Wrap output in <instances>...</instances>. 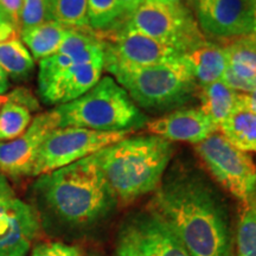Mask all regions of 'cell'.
<instances>
[{
  "instance_id": "obj_1",
  "label": "cell",
  "mask_w": 256,
  "mask_h": 256,
  "mask_svg": "<svg viewBox=\"0 0 256 256\" xmlns=\"http://www.w3.org/2000/svg\"><path fill=\"white\" fill-rule=\"evenodd\" d=\"M148 209L191 256H235L228 210L216 188L194 172L170 176Z\"/></svg>"
},
{
  "instance_id": "obj_2",
  "label": "cell",
  "mask_w": 256,
  "mask_h": 256,
  "mask_svg": "<svg viewBox=\"0 0 256 256\" xmlns=\"http://www.w3.org/2000/svg\"><path fill=\"white\" fill-rule=\"evenodd\" d=\"M34 190L51 212L74 226L96 222L118 202L94 154L40 176Z\"/></svg>"
},
{
  "instance_id": "obj_3",
  "label": "cell",
  "mask_w": 256,
  "mask_h": 256,
  "mask_svg": "<svg viewBox=\"0 0 256 256\" xmlns=\"http://www.w3.org/2000/svg\"><path fill=\"white\" fill-rule=\"evenodd\" d=\"M172 153L171 142L150 134L124 138L94 156L116 200L128 204L159 188Z\"/></svg>"
},
{
  "instance_id": "obj_4",
  "label": "cell",
  "mask_w": 256,
  "mask_h": 256,
  "mask_svg": "<svg viewBox=\"0 0 256 256\" xmlns=\"http://www.w3.org/2000/svg\"><path fill=\"white\" fill-rule=\"evenodd\" d=\"M110 75L140 110H176L200 98V87L184 55L156 66L120 69Z\"/></svg>"
},
{
  "instance_id": "obj_5",
  "label": "cell",
  "mask_w": 256,
  "mask_h": 256,
  "mask_svg": "<svg viewBox=\"0 0 256 256\" xmlns=\"http://www.w3.org/2000/svg\"><path fill=\"white\" fill-rule=\"evenodd\" d=\"M60 127L100 132H130L146 126L147 116L112 76H102L86 94L55 108Z\"/></svg>"
},
{
  "instance_id": "obj_6",
  "label": "cell",
  "mask_w": 256,
  "mask_h": 256,
  "mask_svg": "<svg viewBox=\"0 0 256 256\" xmlns=\"http://www.w3.org/2000/svg\"><path fill=\"white\" fill-rule=\"evenodd\" d=\"M126 25L183 54L206 40L188 6L160 0H144Z\"/></svg>"
},
{
  "instance_id": "obj_7",
  "label": "cell",
  "mask_w": 256,
  "mask_h": 256,
  "mask_svg": "<svg viewBox=\"0 0 256 256\" xmlns=\"http://www.w3.org/2000/svg\"><path fill=\"white\" fill-rule=\"evenodd\" d=\"M104 70V56L92 60H76L56 54L40 60L38 89L49 104L72 102L100 81Z\"/></svg>"
},
{
  "instance_id": "obj_8",
  "label": "cell",
  "mask_w": 256,
  "mask_h": 256,
  "mask_svg": "<svg viewBox=\"0 0 256 256\" xmlns=\"http://www.w3.org/2000/svg\"><path fill=\"white\" fill-rule=\"evenodd\" d=\"M130 134V132H100L81 127L56 128L42 144L32 176L40 177L87 158Z\"/></svg>"
},
{
  "instance_id": "obj_9",
  "label": "cell",
  "mask_w": 256,
  "mask_h": 256,
  "mask_svg": "<svg viewBox=\"0 0 256 256\" xmlns=\"http://www.w3.org/2000/svg\"><path fill=\"white\" fill-rule=\"evenodd\" d=\"M196 152L214 178L241 203L256 191V166L252 156L232 146L220 133L197 144Z\"/></svg>"
},
{
  "instance_id": "obj_10",
  "label": "cell",
  "mask_w": 256,
  "mask_h": 256,
  "mask_svg": "<svg viewBox=\"0 0 256 256\" xmlns=\"http://www.w3.org/2000/svg\"><path fill=\"white\" fill-rule=\"evenodd\" d=\"M104 37L101 38L104 46V70L110 74L120 69L156 66L184 55L176 48L128 28L126 24Z\"/></svg>"
},
{
  "instance_id": "obj_11",
  "label": "cell",
  "mask_w": 256,
  "mask_h": 256,
  "mask_svg": "<svg viewBox=\"0 0 256 256\" xmlns=\"http://www.w3.org/2000/svg\"><path fill=\"white\" fill-rule=\"evenodd\" d=\"M196 19L204 34L232 40L256 34V14L252 0H198Z\"/></svg>"
},
{
  "instance_id": "obj_12",
  "label": "cell",
  "mask_w": 256,
  "mask_h": 256,
  "mask_svg": "<svg viewBox=\"0 0 256 256\" xmlns=\"http://www.w3.org/2000/svg\"><path fill=\"white\" fill-rule=\"evenodd\" d=\"M60 127L55 110L36 115L23 136L0 142V172L10 177L32 176L38 151L46 136Z\"/></svg>"
},
{
  "instance_id": "obj_13",
  "label": "cell",
  "mask_w": 256,
  "mask_h": 256,
  "mask_svg": "<svg viewBox=\"0 0 256 256\" xmlns=\"http://www.w3.org/2000/svg\"><path fill=\"white\" fill-rule=\"evenodd\" d=\"M40 230L36 210L18 198L0 200V256H25Z\"/></svg>"
},
{
  "instance_id": "obj_14",
  "label": "cell",
  "mask_w": 256,
  "mask_h": 256,
  "mask_svg": "<svg viewBox=\"0 0 256 256\" xmlns=\"http://www.w3.org/2000/svg\"><path fill=\"white\" fill-rule=\"evenodd\" d=\"M120 236L147 256H191L168 226L150 209L128 218Z\"/></svg>"
},
{
  "instance_id": "obj_15",
  "label": "cell",
  "mask_w": 256,
  "mask_h": 256,
  "mask_svg": "<svg viewBox=\"0 0 256 256\" xmlns=\"http://www.w3.org/2000/svg\"><path fill=\"white\" fill-rule=\"evenodd\" d=\"M147 132L168 142H184L200 144L218 128L206 116L200 107H188L151 120L146 124Z\"/></svg>"
},
{
  "instance_id": "obj_16",
  "label": "cell",
  "mask_w": 256,
  "mask_h": 256,
  "mask_svg": "<svg viewBox=\"0 0 256 256\" xmlns=\"http://www.w3.org/2000/svg\"><path fill=\"white\" fill-rule=\"evenodd\" d=\"M224 48L228 68L222 81L235 92L248 94L256 86V34L230 40Z\"/></svg>"
},
{
  "instance_id": "obj_17",
  "label": "cell",
  "mask_w": 256,
  "mask_h": 256,
  "mask_svg": "<svg viewBox=\"0 0 256 256\" xmlns=\"http://www.w3.org/2000/svg\"><path fill=\"white\" fill-rule=\"evenodd\" d=\"M184 57L200 87L220 81L228 68L226 48L209 40L198 44Z\"/></svg>"
},
{
  "instance_id": "obj_18",
  "label": "cell",
  "mask_w": 256,
  "mask_h": 256,
  "mask_svg": "<svg viewBox=\"0 0 256 256\" xmlns=\"http://www.w3.org/2000/svg\"><path fill=\"white\" fill-rule=\"evenodd\" d=\"M218 130L236 148L256 153V113L248 107L247 95L241 94L238 104L220 124Z\"/></svg>"
},
{
  "instance_id": "obj_19",
  "label": "cell",
  "mask_w": 256,
  "mask_h": 256,
  "mask_svg": "<svg viewBox=\"0 0 256 256\" xmlns=\"http://www.w3.org/2000/svg\"><path fill=\"white\" fill-rule=\"evenodd\" d=\"M69 28L55 20L22 28L19 37L28 48L34 60H40L55 55L62 46Z\"/></svg>"
},
{
  "instance_id": "obj_20",
  "label": "cell",
  "mask_w": 256,
  "mask_h": 256,
  "mask_svg": "<svg viewBox=\"0 0 256 256\" xmlns=\"http://www.w3.org/2000/svg\"><path fill=\"white\" fill-rule=\"evenodd\" d=\"M242 92H235L222 80L202 86L200 90V110L220 128V124L228 118L238 104Z\"/></svg>"
},
{
  "instance_id": "obj_21",
  "label": "cell",
  "mask_w": 256,
  "mask_h": 256,
  "mask_svg": "<svg viewBox=\"0 0 256 256\" xmlns=\"http://www.w3.org/2000/svg\"><path fill=\"white\" fill-rule=\"evenodd\" d=\"M130 19L119 0H88L89 28L104 36L119 30ZM100 34V37L102 36Z\"/></svg>"
},
{
  "instance_id": "obj_22",
  "label": "cell",
  "mask_w": 256,
  "mask_h": 256,
  "mask_svg": "<svg viewBox=\"0 0 256 256\" xmlns=\"http://www.w3.org/2000/svg\"><path fill=\"white\" fill-rule=\"evenodd\" d=\"M0 66L14 80H24L34 72V57L19 36L0 42Z\"/></svg>"
},
{
  "instance_id": "obj_23",
  "label": "cell",
  "mask_w": 256,
  "mask_h": 256,
  "mask_svg": "<svg viewBox=\"0 0 256 256\" xmlns=\"http://www.w3.org/2000/svg\"><path fill=\"white\" fill-rule=\"evenodd\" d=\"M236 248V256H256V191L241 203Z\"/></svg>"
},
{
  "instance_id": "obj_24",
  "label": "cell",
  "mask_w": 256,
  "mask_h": 256,
  "mask_svg": "<svg viewBox=\"0 0 256 256\" xmlns=\"http://www.w3.org/2000/svg\"><path fill=\"white\" fill-rule=\"evenodd\" d=\"M32 121L31 110L8 101L0 108V142H11L26 132Z\"/></svg>"
},
{
  "instance_id": "obj_25",
  "label": "cell",
  "mask_w": 256,
  "mask_h": 256,
  "mask_svg": "<svg viewBox=\"0 0 256 256\" xmlns=\"http://www.w3.org/2000/svg\"><path fill=\"white\" fill-rule=\"evenodd\" d=\"M51 18L66 28L90 30L88 0H51Z\"/></svg>"
},
{
  "instance_id": "obj_26",
  "label": "cell",
  "mask_w": 256,
  "mask_h": 256,
  "mask_svg": "<svg viewBox=\"0 0 256 256\" xmlns=\"http://www.w3.org/2000/svg\"><path fill=\"white\" fill-rule=\"evenodd\" d=\"M49 20H52L51 0H22L20 30Z\"/></svg>"
},
{
  "instance_id": "obj_27",
  "label": "cell",
  "mask_w": 256,
  "mask_h": 256,
  "mask_svg": "<svg viewBox=\"0 0 256 256\" xmlns=\"http://www.w3.org/2000/svg\"><path fill=\"white\" fill-rule=\"evenodd\" d=\"M31 256H82L76 247L62 242L40 243L34 247Z\"/></svg>"
},
{
  "instance_id": "obj_28",
  "label": "cell",
  "mask_w": 256,
  "mask_h": 256,
  "mask_svg": "<svg viewBox=\"0 0 256 256\" xmlns=\"http://www.w3.org/2000/svg\"><path fill=\"white\" fill-rule=\"evenodd\" d=\"M19 28L14 24L6 10L0 5V42H5L19 36Z\"/></svg>"
},
{
  "instance_id": "obj_29",
  "label": "cell",
  "mask_w": 256,
  "mask_h": 256,
  "mask_svg": "<svg viewBox=\"0 0 256 256\" xmlns=\"http://www.w3.org/2000/svg\"><path fill=\"white\" fill-rule=\"evenodd\" d=\"M8 96L10 101L24 106V107H26L28 110H38V107H40L36 98L31 94L30 90H28V89L25 88H16L14 90L10 92Z\"/></svg>"
},
{
  "instance_id": "obj_30",
  "label": "cell",
  "mask_w": 256,
  "mask_h": 256,
  "mask_svg": "<svg viewBox=\"0 0 256 256\" xmlns=\"http://www.w3.org/2000/svg\"><path fill=\"white\" fill-rule=\"evenodd\" d=\"M0 5L6 10V12L14 22L20 30V12H22V0H0Z\"/></svg>"
},
{
  "instance_id": "obj_31",
  "label": "cell",
  "mask_w": 256,
  "mask_h": 256,
  "mask_svg": "<svg viewBox=\"0 0 256 256\" xmlns=\"http://www.w3.org/2000/svg\"><path fill=\"white\" fill-rule=\"evenodd\" d=\"M115 256H147L144 254L142 250H139L136 246L132 244L122 236H120L119 244H118L116 252H115Z\"/></svg>"
},
{
  "instance_id": "obj_32",
  "label": "cell",
  "mask_w": 256,
  "mask_h": 256,
  "mask_svg": "<svg viewBox=\"0 0 256 256\" xmlns=\"http://www.w3.org/2000/svg\"><path fill=\"white\" fill-rule=\"evenodd\" d=\"M12 197H14V192L10 186V183L8 179H6L5 174L0 172V200Z\"/></svg>"
},
{
  "instance_id": "obj_33",
  "label": "cell",
  "mask_w": 256,
  "mask_h": 256,
  "mask_svg": "<svg viewBox=\"0 0 256 256\" xmlns=\"http://www.w3.org/2000/svg\"><path fill=\"white\" fill-rule=\"evenodd\" d=\"M119 2L122 6L124 12L130 17L134 14V11L142 4L144 0H119Z\"/></svg>"
},
{
  "instance_id": "obj_34",
  "label": "cell",
  "mask_w": 256,
  "mask_h": 256,
  "mask_svg": "<svg viewBox=\"0 0 256 256\" xmlns=\"http://www.w3.org/2000/svg\"><path fill=\"white\" fill-rule=\"evenodd\" d=\"M10 89V82H8V75L5 72V70L0 66V94L4 95L8 92Z\"/></svg>"
},
{
  "instance_id": "obj_35",
  "label": "cell",
  "mask_w": 256,
  "mask_h": 256,
  "mask_svg": "<svg viewBox=\"0 0 256 256\" xmlns=\"http://www.w3.org/2000/svg\"><path fill=\"white\" fill-rule=\"evenodd\" d=\"M246 95H247L248 107L250 108L252 112H255L256 113V86L250 92H248V94H246Z\"/></svg>"
},
{
  "instance_id": "obj_36",
  "label": "cell",
  "mask_w": 256,
  "mask_h": 256,
  "mask_svg": "<svg viewBox=\"0 0 256 256\" xmlns=\"http://www.w3.org/2000/svg\"><path fill=\"white\" fill-rule=\"evenodd\" d=\"M160 2H168V4H172V5H184L185 0H160Z\"/></svg>"
},
{
  "instance_id": "obj_37",
  "label": "cell",
  "mask_w": 256,
  "mask_h": 256,
  "mask_svg": "<svg viewBox=\"0 0 256 256\" xmlns=\"http://www.w3.org/2000/svg\"><path fill=\"white\" fill-rule=\"evenodd\" d=\"M8 101H10V96L8 95H6V94L2 95V94H0V106L5 104Z\"/></svg>"
},
{
  "instance_id": "obj_38",
  "label": "cell",
  "mask_w": 256,
  "mask_h": 256,
  "mask_svg": "<svg viewBox=\"0 0 256 256\" xmlns=\"http://www.w3.org/2000/svg\"><path fill=\"white\" fill-rule=\"evenodd\" d=\"M252 6H254V10H255V14H256V0H252Z\"/></svg>"
},
{
  "instance_id": "obj_39",
  "label": "cell",
  "mask_w": 256,
  "mask_h": 256,
  "mask_svg": "<svg viewBox=\"0 0 256 256\" xmlns=\"http://www.w3.org/2000/svg\"><path fill=\"white\" fill-rule=\"evenodd\" d=\"M194 4H196V2H198V0H194Z\"/></svg>"
},
{
  "instance_id": "obj_40",
  "label": "cell",
  "mask_w": 256,
  "mask_h": 256,
  "mask_svg": "<svg viewBox=\"0 0 256 256\" xmlns=\"http://www.w3.org/2000/svg\"><path fill=\"white\" fill-rule=\"evenodd\" d=\"M0 108H2V106H0Z\"/></svg>"
}]
</instances>
